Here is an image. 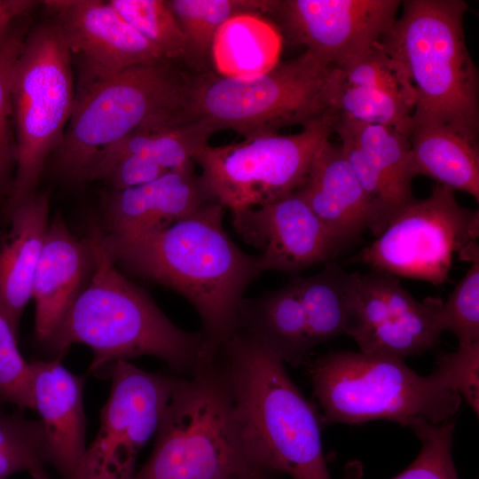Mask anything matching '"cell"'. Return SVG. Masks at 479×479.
<instances>
[{"label": "cell", "mask_w": 479, "mask_h": 479, "mask_svg": "<svg viewBox=\"0 0 479 479\" xmlns=\"http://www.w3.org/2000/svg\"><path fill=\"white\" fill-rule=\"evenodd\" d=\"M331 112L310 122L299 133L248 137L211 146L193 156L207 196L231 213L262 206L296 192L303 184L319 146L334 132Z\"/></svg>", "instance_id": "10"}, {"label": "cell", "mask_w": 479, "mask_h": 479, "mask_svg": "<svg viewBox=\"0 0 479 479\" xmlns=\"http://www.w3.org/2000/svg\"><path fill=\"white\" fill-rule=\"evenodd\" d=\"M104 370L110 394L98 432L73 479H134L137 455L156 433L179 378L146 372L127 360Z\"/></svg>", "instance_id": "12"}, {"label": "cell", "mask_w": 479, "mask_h": 479, "mask_svg": "<svg viewBox=\"0 0 479 479\" xmlns=\"http://www.w3.org/2000/svg\"><path fill=\"white\" fill-rule=\"evenodd\" d=\"M225 210L209 201L165 230L130 240L103 232L116 263L193 306L214 356L235 332L244 293L262 272L259 256L240 249L224 229Z\"/></svg>", "instance_id": "1"}, {"label": "cell", "mask_w": 479, "mask_h": 479, "mask_svg": "<svg viewBox=\"0 0 479 479\" xmlns=\"http://www.w3.org/2000/svg\"><path fill=\"white\" fill-rule=\"evenodd\" d=\"M28 473L32 479H50L47 474L44 472L43 467H35L30 470Z\"/></svg>", "instance_id": "40"}, {"label": "cell", "mask_w": 479, "mask_h": 479, "mask_svg": "<svg viewBox=\"0 0 479 479\" xmlns=\"http://www.w3.org/2000/svg\"><path fill=\"white\" fill-rule=\"evenodd\" d=\"M341 148L372 208L370 232L378 237L415 199L416 175L408 137L396 129L338 118Z\"/></svg>", "instance_id": "16"}, {"label": "cell", "mask_w": 479, "mask_h": 479, "mask_svg": "<svg viewBox=\"0 0 479 479\" xmlns=\"http://www.w3.org/2000/svg\"><path fill=\"white\" fill-rule=\"evenodd\" d=\"M17 145L4 219L36 192L47 159L59 145L75 99L72 61L52 23L29 29L12 79Z\"/></svg>", "instance_id": "9"}, {"label": "cell", "mask_w": 479, "mask_h": 479, "mask_svg": "<svg viewBox=\"0 0 479 479\" xmlns=\"http://www.w3.org/2000/svg\"><path fill=\"white\" fill-rule=\"evenodd\" d=\"M92 255L87 238L78 239L60 216L49 224L33 280L35 331L45 342L81 292Z\"/></svg>", "instance_id": "21"}, {"label": "cell", "mask_w": 479, "mask_h": 479, "mask_svg": "<svg viewBox=\"0 0 479 479\" xmlns=\"http://www.w3.org/2000/svg\"><path fill=\"white\" fill-rule=\"evenodd\" d=\"M397 0H274L269 12L290 44L341 68L377 45L397 19Z\"/></svg>", "instance_id": "14"}, {"label": "cell", "mask_w": 479, "mask_h": 479, "mask_svg": "<svg viewBox=\"0 0 479 479\" xmlns=\"http://www.w3.org/2000/svg\"><path fill=\"white\" fill-rule=\"evenodd\" d=\"M334 69L325 88L327 112L338 118L390 127L407 136L412 103L388 91L345 85L338 81Z\"/></svg>", "instance_id": "29"}, {"label": "cell", "mask_w": 479, "mask_h": 479, "mask_svg": "<svg viewBox=\"0 0 479 479\" xmlns=\"http://www.w3.org/2000/svg\"><path fill=\"white\" fill-rule=\"evenodd\" d=\"M37 4L31 0H0V34L18 19L27 16Z\"/></svg>", "instance_id": "38"}, {"label": "cell", "mask_w": 479, "mask_h": 479, "mask_svg": "<svg viewBox=\"0 0 479 479\" xmlns=\"http://www.w3.org/2000/svg\"><path fill=\"white\" fill-rule=\"evenodd\" d=\"M78 69V90L130 67L166 60L108 2L46 0ZM169 60V59H168Z\"/></svg>", "instance_id": "15"}, {"label": "cell", "mask_w": 479, "mask_h": 479, "mask_svg": "<svg viewBox=\"0 0 479 479\" xmlns=\"http://www.w3.org/2000/svg\"><path fill=\"white\" fill-rule=\"evenodd\" d=\"M407 137L416 175L429 177L479 201L478 142L436 125L411 127Z\"/></svg>", "instance_id": "25"}, {"label": "cell", "mask_w": 479, "mask_h": 479, "mask_svg": "<svg viewBox=\"0 0 479 479\" xmlns=\"http://www.w3.org/2000/svg\"><path fill=\"white\" fill-rule=\"evenodd\" d=\"M248 470L263 471L215 357L178 378L153 452L134 479H220Z\"/></svg>", "instance_id": "6"}, {"label": "cell", "mask_w": 479, "mask_h": 479, "mask_svg": "<svg viewBox=\"0 0 479 479\" xmlns=\"http://www.w3.org/2000/svg\"><path fill=\"white\" fill-rule=\"evenodd\" d=\"M215 132L202 121L137 130L107 147L94 166L122 155L137 154L154 161L168 171L179 170L193 164V156L208 144V138Z\"/></svg>", "instance_id": "26"}, {"label": "cell", "mask_w": 479, "mask_h": 479, "mask_svg": "<svg viewBox=\"0 0 479 479\" xmlns=\"http://www.w3.org/2000/svg\"><path fill=\"white\" fill-rule=\"evenodd\" d=\"M282 35L261 14L245 12L225 21L216 32L211 65L216 74L247 79L263 75L278 63Z\"/></svg>", "instance_id": "24"}, {"label": "cell", "mask_w": 479, "mask_h": 479, "mask_svg": "<svg viewBox=\"0 0 479 479\" xmlns=\"http://www.w3.org/2000/svg\"><path fill=\"white\" fill-rule=\"evenodd\" d=\"M450 187L436 184L414 200L358 255L373 270L438 286L448 280L453 257L479 258V212L462 207Z\"/></svg>", "instance_id": "11"}, {"label": "cell", "mask_w": 479, "mask_h": 479, "mask_svg": "<svg viewBox=\"0 0 479 479\" xmlns=\"http://www.w3.org/2000/svg\"><path fill=\"white\" fill-rule=\"evenodd\" d=\"M87 240L90 283L44 342L51 352L61 358L73 344H84L92 350L90 372L95 374L113 362L149 355L188 376L215 357L201 331L179 328L117 270L102 230L92 227Z\"/></svg>", "instance_id": "2"}, {"label": "cell", "mask_w": 479, "mask_h": 479, "mask_svg": "<svg viewBox=\"0 0 479 479\" xmlns=\"http://www.w3.org/2000/svg\"><path fill=\"white\" fill-rule=\"evenodd\" d=\"M313 348L345 334L350 273L327 263L318 273L293 279Z\"/></svg>", "instance_id": "27"}, {"label": "cell", "mask_w": 479, "mask_h": 479, "mask_svg": "<svg viewBox=\"0 0 479 479\" xmlns=\"http://www.w3.org/2000/svg\"><path fill=\"white\" fill-rule=\"evenodd\" d=\"M253 457L263 471L292 479H332L318 415L285 364L254 337L235 330L216 355Z\"/></svg>", "instance_id": "3"}, {"label": "cell", "mask_w": 479, "mask_h": 479, "mask_svg": "<svg viewBox=\"0 0 479 479\" xmlns=\"http://www.w3.org/2000/svg\"><path fill=\"white\" fill-rule=\"evenodd\" d=\"M27 16L0 34V211L9 193L16 168L17 145L12 99V79L30 27Z\"/></svg>", "instance_id": "30"}, {"label": "cell", "mask_w": 479, "mask_h": 479, "mask_svg": "<svg viewBox=\"0 0 479 479\" xmlns=\"http://www.w3.org/2000/svg\"><path fill=\"white\" fill-rule=\"evenodd\" d=\"M439 323L442 332L456 336L459 347L479 342V258L442 302Z\"/></svg>", "instance_id": "35"}, {"label": "cell", "mask_w": 479, "mask_h": 479, "mask_svg": "<svg viewBox=\"0 0 479 479\" xmlns=\"http://www.w3.org/2000/svg\"><path fill=\"white\" fill-rule=\"evenodd\" d=\"M109 2L145 39L157 47L167 59L181 61L192 68L186 37L168 1Z\"/></svg>", "instance_id": "31"}, {"label": "cell", "mask_w": 479, "mask_h": 479, "mask_svg": "<svg viewBox=\"0 0 479 479\" xmlns=\"http://www.w3.org/2000/svg\"><path fill=\"white\" fill-rule=\"evenodd\" d=\"M50 200L35 192L5 217L10 227L0 238V300L18 335L20 321L32 298L35 272L48 230Z\"/></svg>", "instance_id": "22"}, {"label": "cell", "mask_w": 479, "mask_h": 479, "mask_svg": "<svg viewBox=\"0 0 479 479\" xmlns=\"http://www.w3.org/2000/svg\"><path fill=\"white\" fill-rule=\"evenodd\" d=\"M334 67L308 51L247 79L213 70L193 76L188 121H202L216 131L232 130L244 138L278 132L324 115L325 87Z\"/></svg>", "instance_id": "8"}, {"label": "cell", "mask_w": 479, "mask_h": 479, "mask_svg": "<svg viewBox=\"0 0 479 479\" xmlns=\"http://www.w3.org/2000/svg\"><path fill=\"white\" fill-rule=\"evenodd\" d=\"M324 224L340 247L353 241L372 223L369 199L340 145L325 141L296 191Z\"/></svg>", "instance_id": "20"}, {"label": "cell", "mask_w": 479, "mask_h": 479, "mask_svg": "<svg viewBox=\"0 0 479 479\" xmlns=\"http://www.w3.org/2000/svg\"><path fill=\"white\" fill-rule=\"evenodd\" d=\"M193 76L166 59L78 90L69 126L51 155L54 167L69 178L87 180L102 153L130 133L188 122Z\"/></svg>", "instance_id": "5"}, {"label": "cell", "mask_w": 479, "mask_h": 479, "mask_svg": "<svg viewBox=\"0 0 479 479\" xmlns=\"http://www.w3.org/2000/svg\"><path fill=\"white\" fill-rule=\"evenodd\" d=\"M437 297L416 300L397 277L350 273L345 334L360 352L400 359L433 349L443 333Z\"/></svg>", "instance_id": "13"}, {"label": "cell", "mask_w": 479, "mask_h": 479, "mask_svg": "<svg viewBox=\"0 0 479 479\" xmlns=\"http://www.w3.org/2000/svg\"><path fill=\"white\" fill-rule=\"evenodd\" d=\"M0 404V479L43 467L44 433L40 420L7 412Z\"/></svg>", "instance_id": "33"}, {"label": "cell", "mask_w": 479, "mask_h": 479, "mask_svg": "<svg viewBox=\"0 0 479 479\" xmlns=\"http://www.w3.org/2000/svg\"><path fill=\"white\" fill-rule=\"evenodd\" d=\"M209 201L212 200L192 164L150 183L105 193L103 232L114 241L156 233L192 215Z\"/></svg>", "instance_id": "18"}, {"label": "cell", "mask_w": 479, "mask_h": 479, "mask_svg": "<svg viewBox=\"0 0 479 479\" xmlns=\"http://www.w3.org/2000/svg\"><path fill=\"white\" fill-rule=\"evenodd\" d=\"M309 372L327 424L384 420L413 430L453 419L462 400L437 369L420 375L391 357L334 351L317 358Z\"/></svg>", "instance_id": "7"}, {"label": "cell", "mask_w": 479, "mask_h": 479, "mask_svg": "<svg viewBox=\"0 0 479 479\" xmlns=\"http://www.w3.org/2000/svg\"><path fill=\"white\" fill-rule=\"evenodd\" d=\"M380 41L404 68L415 102L409 129L436 125L478 142V71L463 28L462 0H407ZM408 129V130H409Z\"/></svg>", "instance_id": "4"}, {"label": "cell", "mask_w": 479, "mask_h": 479, "mask_svg": "<svg viewBox=\"0 0 479 479\" xmlns=\"http://www.w3.org/2000/svg\"><path fill=\"white\" fill-rule=\"evenodd\" d=\"M186 37L192 68L211 71V49L215 35L230 18L245 12L264 14L274 0H170L168 1Z\"/></svg>", "instance_id": "28"}, {"label": "cell", "mask_w": 479, "mask_h": 479, "mask_svg": "<svg viewBox=\"0 0 479 479\" xmlns=\"http://www.w3.org/2000/svg\"><path fill=\"white\" fill-rule=\"evenodd\" d=\"M242 240L261 250L262 272L297 273L328 263L340 249L332 234L294 192L275 201L232 213Z\"/></svg>", "instance_id": "17"}, {"label": "cell", "mask_w": 479, "mask_h": 479, "mask_svg": "<svg viewBox=\"0 0 479 479\" xmlns=\"http://www.w3.org/2000/svg\"><path fill=\"white\" fill-rule=\"evenodd\" d=\"M34 410L44 433V461L63 479H73L85 454L84 377L67 370L60 357L29 362Z\"/></svg>", "instance_id": "19"}, {"label": "cell", "mask_w": 479, "mask_h": 479, "mask_svg": "<svg viewBox=\"0 0 479 479\" xmlns=\"http://www.w3.org/2000/svg\"><path fill=\"white\" fill-rule=\"evenodd\" d=\"M454 418L436 425H421L412 431L421 447L415 459L392 479H459L452 454ZM358 461L345 467L344 479H362Z\"/></svg>", "instance_id": "32"}, {"label": "cell", "mask_w": 479, "mask_h": 479, "mask_svg": "<svg viewBox=\"0 0 479 479\" xmlns=\"http://www.w3.org/2000/svg\"><path fill=\"white\" fill-rule=\"evenodd\" d=\"M258 341L272 355L294 366L313 348L305 312L294 283L256 297L243 298L236 329Z\"/></svg>", "instance_id": "23"}, {"label": "cell", "mask_w": 479, "mask_h": 479, "mask_svg": "<svg viewBox=\"0 0 479 479\" xmlns=\"http://www.w3.org/2000/svg\"><path fill=\"white\" fill-rule=\"evenodd\" d=\"M334 70L338 81L345 85L394 93L409 100L414 107V91L404 68L380 43L346 66Z\"/></svg>", "instance_id": "34"}, {"label": "cell", "mask_w": 479, "mask_h": 479, "mask_svg": "<svg viewBox=\"0 0 479 479\" xmlns=\"http://www.w3.org/2000/svg\"><path fill=\"white\" fill-rule=\"evenodd\" d=\"M437 369L450 386L465 398L473 411L479 412V342L460 346L454 352H443Z\"/></svg>", "instance_id": "37"}, {"label": "cell", "mask_w": 479, "mask_h": 479, "mask_svg": "<svg viewBox=\"0 0 479 479\" xmlns=\"http://www.w3.org/2000/svg\"><path fill=\"white\" fill-rule=\"evenodd\" d=\"M0 404L34 410L32 373L0 300Z\"/></svg>", "instance_id": "36"}, {"label": "cell", "mask_w": 479, "mask_h": 479, "mask_svg": "<svg viewBox=\"0 0 479 479\" xmlns=\"http://www.w3.org/2000/svg\"><path fill=\"white\" fill-rule=\"evenodd\" d=\"M263 473L260 470H248L237 474H232L220 479H263Z\"/></svg>", "instance_id": "39"}]
</instances>
